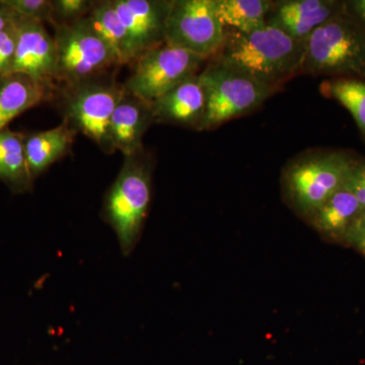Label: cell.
<instances>
[{
    "label": "cell",
    "instance_id": "5b68a950",
    "mask_svg": "<svg viewBox=\"0 0 365 365\" xmlns=\"http://www.w3.org/2000/svg\"><path fill=\"white\" fill-rule=\"evenodd\" d=\"M200 78L206 100L200 130L215 128L234 118L253 111L273 93V88L217 60L200 72Z\"/></svg>",
    "mask_w": 365,
    "mask_h": 365
},
{
    "label": "cell",
    "instance_id": "484cf974",
    "mask_svg": "<svg viewBox=\"0 0 365 365\" xmlns=\"http://www.w3.org/2000/svg\"><path fill=\"white\" fill-rule=\"evenodd\" d=\"M343 237L365 256V215L353 222Z\"/></svg>",
    "mask_w": 365,
    "mask_h": 365
},
{
    "label": "cell",
    "instance_id": "6da1fadb",
    "mask_svg": "<svg viewBox=\"0 0 365 365\" xmlns=\"http://www.w3.org/2000/svg\"><path fill=\"white\" fill-rule=\"evenodd\" d=\"M304 53V42L266 23L250 33L227 35L215 60L274 88L302 71Z\"/></svg>",
    "mask_w": 365,
    "mask_h": 365
},
{
    "label": "cell",
    "instance_id": "cb8c5ba5",
    "mask_svg": "<svg viewBox=\"0 0 365 365\" xmlns=\"http://www.w3.org/2000/svg\"><path fill=\"white\" fill-rule=\"evenodd\" d=\"M20 16L0 31V76L11 73L19 41Z\"/></svg>",
    "mask_w": 365,
    "mask_h": 365
},
{
    "label": "cell",
    "instance_id": "d6986e66",
    "mask_svg": "<svg viewBox=\"0 0 365 365\" xmlns=\"http://www.w3.org/2000/svg\"><path fill=\"white\" fill-rule=\"evenodd\" d=\"M314 215V223L322 232L344 237L353 222L364 213L356 197L344 184Z\"/></svg>",
    "mask_w": 365,
    "mask_h": 365
},
{
    "label": "cell",
    "instance_id": "4316f807",
    "mask_svg": "<svg viewBox=\"0 0 365 365\" xmlns=\"http://www.w3.org/2000/svg\"><path fill=\"white\" fill-rule=\"evenodd\" d=\"M355 21L365 29V0H353L349 2Z\"/></svg>",
    "mask_w": 365,
    "mask_h": 365
},
{
    "label": "cell",
    "instance_id": "e0dca14e",
    "mask_svg": "<svg viewBox=\"0 0 365 365\" xmlns=\"http://www.w3.org/2000/svg\"><path fill=\"white\" fill-rule=\"evenodd\" d=\"M88 18L96 32L111 50L117 66L135 62L137 55L130 35L118 16L111 0L96 1Z\"/></svg>",
    "mask_w": 365,
    "mask_h": 365
},
{
    "label": "cell",
    "instance_id": "3957f363",
    "mask_svg": "<svg viewBox=\"0 0 365 365\" xmlns=\"http://www.w3.org/2000/svg\"><path fill=\"white\" fill-rule=\"evenodd\" d=\"M302 71L326 76H365V29L342 14L304 41Z\"/></svg>",
    "mask_w": 365,
    "mask_h": 365
},
{
    "label": "cell",
    "instance_id": "52a82bcc",
    "mask_svg": "<svg viewBox=\"0 0 365 365\" xmlns=\"http://www.w3.org/2000/svg\"><path fill=\"white\" fill-rule=\"evenodd\" d=\"M206 58L168 44L148 50L134 62V69L123 83L125 90L151 103L199 73Z\"/></svg>",
    "mask_w": 365,
    "mask_h": 365
},
{
    "label": "cell",
    "instance_id": "277c9868",
    "mask_svg": "<svg viewBox=\"0 0 365 365\" xmlns=\"http://www.w3.org/2000/svg\"><path fill=\"white\" fill-rule=\"evenodd\" d=\"M124 85L104 76L76 85L63 86L61 110L63 120L72 128L91 139L106 153H114L111 139V119L123 96Z\"/></svg>",
    "mask_w": 365,
    "mask_h": 365
},
{
    "label": "cell",
    "instance_id": "ba28073f",
    "mask_svg": "<svg viewBox=\"0 0 365 365\" xmlns=\"http://www.w3.org/2000/svg\"><path fill=\"white\" fill-rule=\"evenodd\" d=\"M227 37L215 0H174L165 29V44L209 59L222 50Z\"/></svg>",
    "mask_w": 365,
    "mask_h": 365
},
{
    "label": "cell",
    "instance_id": "30bf717a",
    "mask_svg": "<svg viewBox=\"0 0 365 365\" xmlns=\"http://www.w3.org/2000/svg\"><path fill=\"white\" fill-rule=\"evenodd\" d=\"M13 72L26 74L57 88L56 45L54 37L46 30L44 24L20 18L18 47L11 73Z\"/></svg>",
    "mask_w": 365,
    "mask_h": 365
},
{
    "label": "cell",
    "instance_id": "7a4b0ae2",
    "mask_svg": "<svg viewBox=\"0 0 365 365\" xmlns=\"http://www.w3.org/2000/svg\"><path fill=\"white\" fill-rule=\"evenodd\" d=\"M153 168L145 150L125 157L104 197L102 218L114 230L120 249L130 256L140 240L153 196Z\"/></svg>",
    "mask_w": 365,
    "mask_h": 365
},
{
    "label": "cell",
    "instance_id": "4fadbf2b",
    "mask_svg": "<svg viewBox=\"0 0 365 365\" xmlns=\"http://www.w3.org/2000/svg\"><path fill=\"white\" fill-rule=\"evenodd\" d=\"M155 123L150 103L135 97L125 90L115 108L111 119V139L115 150L131 157L144 150L143 138Z\"/></svg>",
    "mask_w": 365,
    "mask_h": 365
},
{
    "label": "cell",
    "instance_id": "9c48e42d",
    "mask_svg": "<svg viewBox=\"0 0 365 365\" xmlns=\"http://www.w3.org/2000/svg\"><path fill=\"white\" fill-rule=\"evenodd\" d=\"M351 158L340 153H319L295 163L287 175L288 189L302 210L314 213L344 186Z\"/></svg>",
    "mask_w": 365,
    "mask_h": 365
},
{
    "label": "cell",
    "instance_id": "7c38bea8",
    "mask_svg": "<svg viewBox=\"0 0 365 365\" xmlns=\"http://www.w3.org/2000/svg\"><path fill=\"white\" fill-rule=\"evenodd\" d=\"M155 122L200 130L206 100L200 72L150 103Z\"/></svg>",
    "mask_w": 365,
    "mask_h": 365
},
{
    "label": "cell",
    "instance_id": "603a6c76",
    "mask_svg": "<svg viewBox=\"0 0 365 365\" xmlns=\"http://www.w3.org/2000/svg\"><path fill=\"white\" fill-rule=\"evenodd\" d=\"M54 23H71L86 18L96 1L91 0H52ZM52 25V26H53Z\"/></svg>",
    "mask_w": 365,
    "mask_h": 365
},
{
    "label": "cell",
    "instance_id": "ffe728a7",
    "mask_svg": "<svg viewBox=\"0 0 365 365\" xmlns=\"http://www.w3.org/2000/svg\"><path fill=\"white\" fill-rule=\"evenodd\" d=\"M216 11L223 26L232 31L250 33L267 23L274 4L267 0H215Z\"/></svg>",
    "mask_w": 365,
    "mask_h": 365
},
{
    "label": "cell",
    "instance_id": "7402d4cb",
    "mask_svg": "<svg viewBox=\"0 0 365 365\" xmlns=\"http://www.w3.org/2000/svg\"><path fill=\"white\" fill-rule=\"evenodd\" d=\"M21 19L53 25L52 0H2Z\"/></svg>",
    "mask_w": 365,
    "mask_h": 365
},
{
    "label": "cell",
    "instance_id": "8992f818",
    "mask_svg": "<svg viewBox=\"0 0 365 365\" xmlns=\"http://www.w3.org/2000/svg\"><path fill=\"white\" fill-rule=\"evenodd\" d=\"M53 26L58 83L72 86L102 78L117 66L111 50L96 32L88 16Z\"/></svg>",
    "mask_w": 365,
    "mask_h": 365
},
{
    "label": "cell",
    "instance_id": "2e32d148",
    "mask_svg": "<svg viewBox=\"0 0 365 365\" xmlns=\"http://www.w3.org/2000/svg\"><path fill=\"white\" fill-rule=\"evenodd\" d=\"M78 131L63 120L59 126L26 136V163L34 179L71 150Z\"/></svg>",
    "mask_w": 365,
    "mask_h": 365
},
{
    "label": "cell",
    "instance_id": "44dd1931",
    "mask_svg": "<svg viewBox=\"0 0 365 365\" xmlns=\"http://www.w3.org/2000/svg\"><path fill=\"white\" fill-rule=\"evenodd\" d=\"M324 95L337 100L344 106L356 122L365 138V81L353 78H338L322 85Z\"/></svg>",
    "mask_w": 365,
    "mask_h": 365
},
{
    "label": "cell",
    "instance_id": "9a60e30c",
    "mask_svg": "<svg viewBox=\"0 0 365 365\" xmlns=\"http://www.w3.org/2000/svg\"><path fill=\"white\" fill-rule=\"evenodd\" d=\"M57 90L18 72L0 76V130L23 113L51 101Z\"/></svg>",
    "mask_w": 365,
    "mask_h": 365
},
{
    "label": "cell",
    "instance_id": "d4e9b609",
    "mask_svg": "<svg viewBox=\"0 0 365 365\" xmlns=\"http://www.w3.org/2000/svg\"><path fill=\"white\" fill-rule=\"evenodd\" d=\"M345 186L356 197L365 215V162L353 163Z\"/></svg>",
    "mask_w": 365,
    "mask_h": 365
},
{
    "label": "cell",
    "instance_id": "8fae6325",
    "mask_svg": "<svg viewBox=\"0 0 365 365\" xmlns=\"http://www.w3.org/2000/svg\"><path fill=\"white\" fill-rule=\"evenodd\" d=\"M126 26L138 58L148 50L165 44V29L172 1L111 0Z\"/></svg>",
    "mask_w": 365,
    "mask_h": 365
},
{
    "label": "cell",
    "instance_id": "ac0fdd59",
    "mask_svg": "<svg viewBox=\"0 0 365 365\" xmlns=\"http://www.w3.org/2000/svg\"><path fill=\"white\" fill-rule=\"evenodd\" d=\"M26 136L7 127L0 130V182L14 193L33 189L34 178L29 170L25 150Z\"/></svg>",
    "mask_w": 365,
    "mask_h": 365
},
{
    "label": "cell",
    "instance_id": "5bb4252c",
    "mask_svg": "<svg viewBox=\"0 0 365 365\" xmlns=\"http://www.w3.org/2000/svg\"><path fill=\"white\" fill-rule=\"evenodd\" d=\"M274 7L267 23L304 42L318 26L340 14L341 4L330 0H290Z\"/></svg>",
    "mask_w": 365,
    "mask_h": 365
},
{
    "label": "cell",
    "instance_id": "83f0119b",
    "mask_svg": "<svg viewBox=\"0 0 365 365\" xmlns=\"http://www.w3.org/2000/svg\"><path fill=\"white\" fill-rule=\"evenodd\" d=\"M16 18H19L18 14H14L11 7L7 6L2 0H0V31L4 30Z\"/></svg>",
    "mask_w": 365,
    "mask_h": 365
}]
</instances>
